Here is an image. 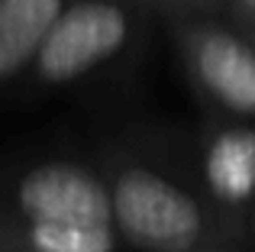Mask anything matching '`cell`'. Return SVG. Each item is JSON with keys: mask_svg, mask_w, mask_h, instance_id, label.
Returning a JSON list of instances; mask_svg holds the SVG:
<instances>
[{"mask_svg": "<svg viewBox=\"0 0 255 252\" xmlns=\"http://www.w3.org/2000/svg\"><path fill=\"white\" fill-rule=\"evenodd\" d=\"M132 3H142L149 10H158L165 16H194V13H207V10H217L220 3L226 0H132Z\"/></svg>", "mask_w": 255, "mask_h": 252, "instance_id": "obj_8", "label": "cell"}, {"mask_svg": "<svg viewBox=\"0 0 255 252\" xmlns=\"http://www.w3.org/2000/svg\"><path fill=\"white\" fill-rule=\"evenodd\" d=\"M174 42L200 97L236 120H255V42L249 32L204 19H174Z\"/></svg>", "mask_w": 255, "mask_h": 252, "instance_id": "obj_4", "label": "cell"}, {"mask_svg": "<svg viewBox=\"0 0 255 252\" xmlns=\"http://www.w3.org/2000/svg\"><path fill=\"white\" fill-rule=\"evenodd\" d=\"M97 165L107 178L113 230L123 246L136 252H197L223 243L204 197L155 158L117 145Z\"/></svg>", "mask_w": 255, "mask_h": 252, "instance_id": "obj_1", "label": "cell"}, {"mask_svg": "<svg viewBox=\"0 0 255 252\" xmlns=\"http://www.w3.org/2000/svg\"><path fill=\"white\" fill-rule=\"evenodd\" d=\"M68 0H0V91L29 71Z\"/></svg>", "mask_w": 255, "mask_h": 252, "instance_id": "obj_6", "label": "cell"}, {"mask_svg": "<svg viewBox=\"0 0 255 252\" xmlns=\"http://www.w3.org/2000/svg\"><path fill=\"white\" fill-rule=\"evenodd\" d=\"M0 210L26 220L113 227L104 171L81 158H39L0 175Z\"/></svg>", "mask_w": 255, "mask_h": 252, "instance_id": "obj_2", "label": "cell"}, {"mask_svg": "<svg viewBox=\"0 0 255 252\" xmlns=\"http://www.w3.org/2000/svg\"><path fill=\"white\" fill-rule=\"evenodd\" d=\"M113 227L26 220L0 210V252H120Z\"/></svg>", "mask_w": 255, "mask_h": 252, "instance_id": "obj_7", "label": "cell"}, {"mask_svg": "<svg viewBox=\"0 0 255 252\" xmlns=\"http://www.w3.org/2000/svg\"><path fill=\"white\" fill-rule=\"evenodd\" d=\"M252 233H255V230H252Z\"/></svg>", "mask_w": 255, "mask_h": 252, "instance_id": "obj_12", "label": "cell"}, {"mask_svg": "<svg viewBox=\"0 0 255 252\" xmlns=\"http://www.w3.org/2000/svg\"><path fill=\"white\" fill-rule=\"evenodd\" d=\"M243 32H246V29H243ZM249 36H252V42H255V32H249Z\"/></svg>", "mask_w": 255, "mask_h": 252, "instance_id": "obj_11", "label": "cell"}, {"mask_svg": "<svg viewBox=\"0 0 255 252\" xmlns=\"http://www.w3.org/2000/svg\"><path fill=\"white\" fill-rule=\"evenodd\" d=\"M197 252H220V249H213V246H204V249H197Z\"/></svg>", "mask_w": 255, "mask_h": 252, "instance_id": "obj_10", "label": "cell"}, {"mask_svg": "<svg viewBox=\"0 0 255 252\" xmlns=\"http://www.w3.org/2000/svg\"><path fill=\"white\" fill-rule=\"evenodd\" d=\"M233 19L239 23V29L255 32V0H226Z\"/></svg>", "mask_w": 255, "mask_h": 252, "instance_id": "obj_9", "label": "cell"}, {"mask_svg": "<svg viewBox=\"0 0 255 252\" xmlns=\"http://www.w3.org/2000/svg\"><path fill=\"white\" fill-rule=\"evenodd\" d=\"M129 36L132 10L126 0H68L45 32L26 75L36 88L81 81L94 68L120 55Z\"/></svg>", "mask_w": 255, "mask_h": 252, "instance_id": "obj_3", "label": "cell"}, {"mask_svg": "<svg viewBox=\"0 0 255 252\" xmlns=\"http://www.w3.org/2000/svg\"><path fill=\"white\" fill-rule=\"evenodd\" d=\"M200 197L217 220L220 240L239 243L255 230V126L223 120L200 142Z\"/></svg>", "mask_w": 255, "mask_h": 252, "instance_id": "obj_5", "label": "cell"}]
</instances>
